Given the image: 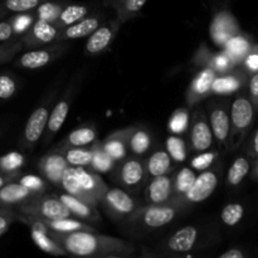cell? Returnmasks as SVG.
I'll use <instances>...</instances> for the list:
<instances>
[{
    "instance_id": "4fadbf2b",
    "label": "cell",
    "mask_w": 258,
    "mask_h": 258,
    "mask_svg": "<svg viewBox=\"0 0 258 258\" xmlns=\"http://www.w3.org/2000/svg\"><path fill=\"white\" fill-rule=\"evenodd\" d=\"M173 197V176L160 175L151 178L145 186V201L148 204H161L170 202Z\"/></svg>"
},
{
    "instance_id": "ac0fdd59",
    "label": "cell",
    "mask_w": 258,
    "mask_h": 258,
    "mask_svg": "<svg viewBox=\"0 0 258 258\" xmlns=\"http://www.w3.org/2000/svg\"><path fill=\"white\" fill-rule=\"evenodd\" d=\"M58 197H59L60 201L63 202V204L67 207L68 211L71 212V214L75 218L83 222H91V223H98V222H101L100 213H98L96 207L92 206V204L86 203V202L75 198V197L70 196L67 193L58 194Z\"/></svg>"
},
{
    "instance_id": "7c38bea8",
    "label": "cell",
    "mask_w": 258,
    "mask_h": 258,
    "mask_svg": "<svg viewBox=\"0 0 258 258\" xmlns=\"http://www.w3.org/2000/svg\"><path fill=\"white\" fill-rule=\"evenodd\" d=\"M231 127H233V136L246 131L253 120V105L248 98L239 96L231 106Z\"/></svg>"
},
{
    "instance_id": "680465c9",
    "label": "cell",
    "mask_w": 258,
    "mask_h": 258,
    "mask_svg": "<svg viewBox=\"0 0 258 258\" xmlns=\"http://www.w3.org/2000/svg\"><path fill=\"white\" fill-rule=\"evenodd\" d=\"M257 175H258V166H257Z\"/></svg>"
},
{
    "instance_id": "ee69618b",
    "label": "cell",
    "mask_w": 258,
    "mask_h": 258,
    "mask_svg": "<svg viewBox=\"0 0 258 258\" xmlns=\"http://www.w3.org/2000/svg\"><path fill=\"white\" fill-rule=\"evenodd\" d=\"M20 184H23L24 186H27L28 189L33 190L34 193H44L47 191L48 188V181L45 179H42L40 176L38 175H23L19 178Z\"/></svg>"
},
{
    "instance_id": "83f0119b",
    "label": "cell",
    "mask_w": 258,
    "mask_h": 258,
    "mask_svg": "<svg viewBox=\"0 0 258 258\" xmlns=\"http://www.w3.org/2000/svg\"><path fill=\"white\" fill-rule=\"evenodd\" d=\"M47 226L49 231L55 232V233H72V232L78 231H96L90 224L85 223L80 219H75L73 217L60 219H52V221H42Z\"/></svg>"
},
{
    "instance_id": "f35d334b",
    "label": "cell",
    "mask_w": 258,
    "mask_h": 258,
    "mask_svg": "<svg viewBox=\"0 0 258 258\" xmlns=\"http://www.w3.org/2000/svg\"><path fill=\"white\" fill-rule=\"evenodd\" d=\"M241 87V81L236 76H221L214 78L212 83V92L217 95H228Z\"/></svg>"
},
{
    "instance_id": "ab89813d",
    "label": "cell",
    "mask_w": 258,
    "mask_h": 258,
    "mask_svg": "<svg viewBox=\"0 0 258 258\" xmlns=\"http://www.w3.org/2000/svg\"><path fill=\"white\" fill-rule=\"evenodd\" d=\"M37 9V15L38 19L45 20V22H49L54 24L55 20L59 17L60 12L63 9L62 3L59 2H53V0H45V2L40 3L38 5Z\"/></svg>"
},
{
    "instance_id": "74e56055",
    "label": "cell",
    "mask_w": 258,
    "mask_h": 258,
    "mask_svg": "<svg viewBox=\"0 0 258 258\" xmlns=\"http://www.w3.org/2000/svg\"><path fill=\"white\" fill-rule=\"evenodd\" d=\"M166 151L170 155L171 160L175 163H183L186 159V144L181 138L176 135H170L165 141Z\"/></svg>"
},
{
    "instance_id": "e575fe53",
    "label": "cell",
    "mask_w": 258,
    "mask_h": 258,
    "mask_svg": "<svg viewBox=\"0 0 258 258\" xmlns=\"http://www.w3.org/2000/svg\"><path fill=\"white\" fill-rule=\"evenodd\" d=\"M249 161L244 156H238L236 160L232 163L229 168L228 174H227V183L231 186H237L242 183L246 175L249 171Z\"/></svg>"
},
{
    "instance_id": "5bb4252c",
    "label": "cell",
    "mask_w": 258,
    "mask_h": 258,
    "mask_svg": "<svg viewBox=\"0 0 258 258\" xmlns=\"http://www.w3.org/2000/svg\"><path fill=\"white\" fill-rule=\"evenodd\" d=\"M38 193H34L27 186L20 184L19 181H9L0 188V206L5 208L17 209L20 204L30 201Z\"/></svg>"
},
{
    "instance_id": "52a82bcc",
    "label": "cell",
    "mask_w": 258,
    "mask_h": 258,
    "mask_svg": "<svg viewBox=\"0 0 258 258\" xmlns=\"http://www.w3.org/2000/svg\"><path fill=\"white\" fill-rule=\"evenodd\" d=\"M213 133L202 107L194 110L190 120V146L194 151H207L213 145Z\"/></svg>"
},
{
    "instance_id": "5b68a950",
    "label": "cell",
    "mask_w": 258,
    "mask_h": 258,
    "mask_svg": "<svg viewBox=\"0 0 258 258\" xmlns=\"http://www.w3.org/2000/svg\"><path fill=\"white\" fill-rule=\"evenodd\" d=\"M219 174L218 169H211V170H203V173L197 175L196 180L191 184L189 190L176 202V206L180 208H188L194 204L202 203L207 201L213 194L218 185Z\"/></svg>"
},
{
    "instance_id": "ba28073f",
    "label": "cell",
    "mask_w": 258,
    "mask_h": 258,
    "mask_svg": "<svg viewBox=\"0 0 258 258\" xmlns=\"http://www.w3.org/2000/svg\"><path fill=\"white\" fill-rule=\"evenodd\" d=\"M73 168H75V174L78 184L85 190V193L92 199L95 206L97 207L103 194L108 189L107 184L98 175V173L91 170V169H86V166H73Z\"/></svg>"
},
{
    "instance_id": "11a10c76",
    "label": "cell",
    "mask_w": 258,
    "mask_h": 258,
    "mask_svg": "<svg viewBox=\"0 0 258 258\" xmlns=\"http://www.w3.org/2000/svg\"><path fill=\"white\" fill-rule=\"evenodd\" d=\"M246 66L251 71H258V54L253 53V54H249L246 59Z\"/></svg>"
},
{
    "instance_id": "bcb514c9",
    "label": "cell",
    "mask_w": 258,
    "mask_h": 258,
    "mask_svg": "<svg viewBox=\"0 0 258 258\" xmlns=\"http://www.w3.org/2000/svg\"><path fill=\"white\" fill-rule=\"evenodd\" d=\"M217 156H218L217 153H206V151H202V154H199V155L194 156V158L191 159L190 166L199 171L207 170V169H209L213 165Z\"/></svg>"
},
{
    "instance_id": "9c48e42d",
    "label": "cell",
    "mask_w": 258,
    "mask_h": 258,
    "mask_svg": "<svg viewBox=\"0 0 258 258\" xmlns=\"http://www.w3.org/2000/svg\"><path fill=\"white\" fill-rule=\"evenodd\" d=\"M68 166H70V164L67 163L60 150H55L53 153L47 154L40 159L39 164H38V169H39L43 178L54 186L60 185L63 173Z\"/></svg>"
},
{
    "instance_id": "f1b7e54d",
    "label": "cell",
    "mask_w": 258,
    "mask_h": 258,
    "mask_svg": "<svg viewBox=\"0 0 258 258\" xmlns=\"http://www.w3.org/2000/svg\"><path fill=\"white\" fill-rule=\"evenodd\" d=\"M196 178V171L191 168H188V166L181 168L175 174V176H173V197L170 199L171 203L175 204L189 190Z\"/></svg>"
},
{
    "instance_id": "db71d44e",
    "label": "cell",
    "mask_w": 258,
    "mask_h": 258,
    "mask_svg": "<svg viewBox=\"0 0 258 258\" xmlns=\"http://www.w3.org/2000/svg\"><path fill=\"white\" fill-rule=\"evenodd\" d=\"M243 257H244V253L238 248H231L219 256V258H243Z\"/></svg>"
},
{
    "instance_id": "1f68e13d",
    "label": "cell",
    "mask_w": 258,
    "mask_h": 258,
    "mask_svg": "<svg viewBox=\"0 0 258 258\" xmlns=\"http://www.w3.org/2000/svg\"><path fill=\"white\" fill-rule=\"evenodd\" d=\"M88 9L87 5L83 4H70L67 7H64L60 12L59 17L55 20L54 24L57 25L59 29H63V28L68 27L71 24H75L78 20L83 19L85 17H87Z\"/></svg>"
},
{
    "instance_id": "30bf717a",
    "label": "cell",
    "mask_w": 258,
    "mask_h": 258,
    "mask_svg": "<svg viewBox=\"0 0 258 258\" xmlns=\"http://www.w3.org/2000/svg\"><path fill=\"white\" fill-rule=\"evenodd\" d=\"M49 111L45 106H39L32 112L25 123L24 134H23V144L27 149H33L35 144L40 140L47 126Z\"/></svg>"
},
{
    "instance_id": "9a60e30c",
    "label": "cell",
    "mask_w": 258,
    "mask_h": 258,
    "mask_svg": "<svg viewBox=\"0 0 258 258\" xmlns=\"http://www.w3.org/2000/svg\"><path fill=\"white\" fill-rule=\"evenodd\" d=\"M58 34H59V28L57 25L45 22V20L38 19L33 24L30 32L23 35L22 42L23 44L28 45V47L48 44V43H52L53 40L57 39Z\"/></svg>"
},
{
    "instance_id": "f907efd6",
    "label": "cell",
    "mask_w": 258,
    "mask_h": 258,
    "mask_svg": "<svg viewBox=\"0 0 258 258\" xmlns=\"http://www.w3.org/2000/svg\"><path fill=\"white\" fill-rule=\"evenodd\" d=\"M12 22H13L12 24H13V29H14V33L20 34V33L28 30V28L30 27V24H32L33 22V17L30 14L28 15L20 14V15H17Z\"/></svg>"
},
{
    "instance_id": "7dc6e473",
    "label": "cell",
    "mask_w": 258,
    "mask_h": 258,
    "mask_svg": "<svg viewBox=\"0 0 258 258\" xmlns=\"http://www.w3.org/2000/svg\"><path fill=\"white\" fill-rule=\"evenodd\" d=\"M17 91V83L9 75H0V100L13 97Z\"/></svg>"
},
{
    "instance_id": "7bdbcfd3",
    "label": "cell",
    "mask_w": 258,
    "mask_h": 258,
    "mask_svg": "<svg viewBox=\"0 0 258 258\" xmlns=\"http://www.w3.org/2000/svg\"><path fill=\"white\" fill-rule=\"evenodd\" d=\"M244 214V209L241 204L231 203L227 204L223 208L221 214V218L223 223L228 227H234L242 221Z\"/></svg>"
},
{
    "instance_id": "d4e9b609",
    "label": "cell",
    "mask_w": 258,
    "mask_h": 258,
    "mask_svg": "<svg viewBox=\"0 0 258 258\" xmlns=\"http://www.w3.org/2000/svg\"><path fill=\"white\" fill-rule=\"evenodd\" d=\"M97 141V131L92 126H82L80 128H76L72 133L68 134L67 138L60 143L58 146V150H62L66 148H83V146H90Z\"/></svg>"
},
{
    "instance_id": "2e32d148",
    "label": "cell",
    "mask_w": 258,
    "mask_h": 258,
    "mask_svg": "<svg viewBox=\"0 0 258 258\" xmlns=\"http://www.w3.org/2000/svg\"><path fill=\"white\" fill-rule=\"evenodd\" d=\"M217 77V72L214 68L209 67L203 68L201 72L197 75L191 82L190 87L188 90V97L186 101L190 106H194L198 103L199 101L206 98L209 93L212 92V83H213L214 78Z\"/></svg>"
},
{
    "instance_id": "7a4b0ae2",
    "label": "cell",
    "mask_w": 258,
    "mask_h": 258,
    "mask_svg": "<svg viewBox=\"0 0 258 258\" xmlns=\"http://www.w3.org/2000/svg\"><path fill=\"white\" fill-rule=\"evenodd\" d=\"M15 211L22 216L32 217L39 221H52V219L73 217L60 201L58 194H48L47 191L37 194L30 201L20 204Z\"/></svg>"
},
{
    "instance_id": "3957f363",
    "label": "cell",
    "mask_w": 258,
    "mask_h": 258,
    "mask_svg": "<svg viewBox=\"0 0 258 258\" xmlns=\"http://www.w3.org/2000/svg\"><path fill=\"white\" fill-rule=\"evenodd\" d=\"M100 204L115 221H128L140 209V203L121 188H108Z\"/></svg>"
},
{
    "instance_id": "836d02e7",
    "label": "cell",
    "mask_w": 258,
    "mask_h": 258,
    "mask_svg": "<svg viewBox=\"0 0 258 258\" xmlns=\"http://www.w3.org/2000/svg\"><path fill=\"white\" fill-rule=\"evenodd\" d=\"M60 151L70 166H90L93 153L92 146L91 148H85V146L83 148H66Z\"/></svg>"
},
{
    "instance_id": "ffe728a7",
    "label": "cell",
    "mask_w": 258,
    "mask_h": 258,
    "mask_svg": "<svg viewBox=\"0 0 258 258\" xmlns=\"http://www.w3.org/2000/svg\"><path fill=\"white\" fill-rule=\"evenodd\" d=\"M131 130L133 127H126L122 130L115 131L107 136L103 143H101L103 150L116 161L120 163L121 160L126 158L127 155V149H128V136H130Z\"/></svg>"
},
{
    "instance_id": "603a6c76",
    "label": "cell",
    "mask_w": 258,
    "mask_h": 258,
    "mask_svg": "<svg viewBox=\"0 0 258 258\" xmlns=\"http://www.w3.org/2000/svg\"><path fill=\"white\" fill-rule=\"evenodd\" d=\"M60 45H53L50 49H35L29 50L24 53L22 57L18 59V66L22 68H28V70H37L47 66L48 63L52 62L58 55V49Z\"/></svg>"
},
{
    "instance_id": "d6a6232c",
    "label": "cell",
    "mask_w": 258,
    "mask_h": 258,
    "mask_svg": "<svg viewBox=\"0 0 258 258\" xmlns=\"http://www.w3.org/2000/svg\"><path fill=\"white\" fill-rule=\"evenodd\" d=\"M92 151V159L90 163L91 170L96 171V173H108L115 169L117 163L103 150L101 143H93Z\"/></svg>"
},
{
    "instance_id": "d6986e66",
    "label": "cell",
    "mask_w": 258,
    "mask_h": 258,
    "mask_svg": "<svg viewBox=\"0 0 258 258\" xmlns=\"http://www.w3.org/2000/svg\"><path fill=\"white\" fill-rule=\"evenodd\" d=\"M199 232L194 226H185L176 231L166 242V249L174 253H188L196 247Z\"/></svg>"
},
{
    "instance_id": "9f6ffc18",
    "label": "cell",
    "mask_w": 258,
    "mask_h": 258,
    "mask_svg": "<svg viewBox=\"0 0 258 258\" xmlns=\"http://www.w3.org/2000/svg\"><path fill=\"white\" fill-rule=\"evenodd\" d=\"M18 178V174H4V173H0V188L3 185H5L9 181L15 180Z\"/></svg>"
},
{
    "instance_id": "4316f807",
    "label": "cell",
    "mask_w": 258,
    "mask_h": 258,
    "mask_svg": "<svg viewBox=\"0 0 258 258\" xmlns=\"http://www.w3.org/2000/svg\"><path fill=\"white\" fill-rule=\"evenodd\" d=\"M148 0H105L117 12V18L121 23L135 18L140 14Z\"/></svg>"
},
{
    "instance_id": "816d5d0a",
    "label": "cell",
    "mask_w": 258,
    "mask_h": 258,
    "mask_svg": "<svg viewBox=\"0 0 258 258\" xmlns=\"http://www.w3.org/2000/svg\"><path fill=\"white\" fill-rule=\"evenodd\" d=\"M14 34L13 24L10 22H0V42L10 39Z\"/></svg>"
},
{
    "instance_id": "6f0895ef",
    "label": "cell",
    "mask_w": 258,
    "mask_h": 258,
    "mask_svg": "<svg viewBox=\"0 0 258 258\" xmlns=\"http://www.w3.org/2000/svg\"><path fill=\"white\" fill-rule=\"evenodd\" d=\"M252 149H253V153L258 155V130L256 133V135H254L253 138V143H252Z\"/></svg>"
},
{
    "instance_id": "277c9868",
    "label": "cell",
    "mask_w": 258,
    "mask_h": 258,
    "mask_svg": "<svg viewBox=\"0 0 258 258\" xmlns=\"http://www.w3.org/2000/svg\"><path fill=\"white\" fill-rule=\"evenodd\" d=\"M180 207L168 202L161 204H148L140 207L138 212L128 221L138 224L141 223L148 229H159L168 226L175 219Z\"/></svg>"
},
{
    "instance_id": "681fc988",
    "label": "cell",
    "mask_w": 258,
    "mask_h": 258,
    "mask_svg": "<svg viewBox=\"0 0 258 258\" xmlns=\"http://www.w3.org/2000/svg\"><path fill=\"white\" fill-rule=\"evenodd\" d=\"M233 59L227 54L226 52L221 53V54H217L213 59V66L212 68H214L216 72H226L229 68L233 66Z\"/></svg>"
},
{
    "instance_id": "60d3db41",
    "label": "cell",
    "mask_w": 258,
    "mask_h": 258,
    "mask_svg": "<svg viewBox=\"0 0 258 258\" xmlns=\"http://www.w3.org/2000/svg\"><path fill=\"white\" fill-rule=\"evenodd\" d=\"M45 0H4L0 3V12L5 10L14 13H25L37 8L40 3Z\"/></svg>"
},
{
    "instance_id": "484cf974",
    "label": "cell",
    "mask_w": 258,
    "mask_h": 258,
    "mask_svg": "<svg viewBox=\"0 0 258 258\" xmlns=\"http://www.w3.org/2000/svg\"><path fill=\"white\" fill-rule=\"evenodd\" d=\"M173 168V161L166 150H156L145 161V169L148 178L165 175Z\"/></svg>"
},
{
    "instance_id": "d590c367",
    "label": "cell",
    "mask_w": 258,
    "mask_h": 258,
    "mask_svg": "<svg viewBox=\"0 0 258 258\" xmlns=\"http://www.w3.org/2000/svg\"><path fill=\"white\" fill-rule=\"evenodd\" d=\"M226 50L224 52L229 55V57L233 59V62L236 63L237 60H239L241 58H243L247 54L249 49V43L246 38L239 37V35H234L232 37L228 42L224 45Z\"/></svg>"
},
{
    "instance_id": "7402d4cb",
    "label": "cell",
    "mask_w": 258,
    "mask_h": 258,
    "mask_svg": "<svg viewBox=\"0 0 258 258\" xmlns=\"http://www.w3.org/2000/svg\"><path fill=\"white\" fill-rule=\"evenodd\" d=\"M70 97V96H68ZM66 96L64 98H62L60 101H58L57 105L54 106V108L52 110V112L48 116L47 126H45V135H44V144H48L53 138L55 136V134L62 128L63 123H64L66 118H67L68 112H70V98Z\"/></svg>"
},
{
    "instance_id": "f6af8a7d",
    "label": "cell",
    "mask_w": 258,
    "mask_h": 258,
    "mask_svg": "<svg viewBox=\"0 0 258 258\" xmlns=\"http://www.w3.org/2000/svg\"><path fill=\"white\" fill-rule=\"evenodd\" d=\"M17 221H20V214L17 211L0 206V237Z\"/></svg>"
},
{
    "instance_id": "8d00e7d4",
    "label": "cell",
    "mask_w": 258,
    "mask_h": 258,
    "mask_svg": "<svg viewBox=\"0 0 258 258\" xmlns=\"http://www.w3.org/2000/svg\"><path fill=\"white\" fill-rule=\"evenodd\" d=\"M25 158L18 151H12L0 156V173L18 174L24 165Z\"/></svg>"
},
{
    "instance_id": "6da1fadb",
    "label": "cell",
    "mask_w": 258,
    "mask_h": 258,
    "mask_svg": "<svg viewBox=\"0 0 258 258\" xmlns=\"http://www.w3.org/2000/svg\"><path fill=\"white\" fill-rule=\"evenodd\" d=\"M49 234L62 246L67 254L80 257H127L135 252V247L123 239L103 236L96 231H78L72 233Z\"/></svg>"
},
{
    "instance_id": "8992f818",
    "label": "cell",
    "mask_w": 258,
    "mask_h": 258,
    "mask_svg": "<svg viewBox=\"0 0 258 258\" xmlns=\"http://www.w3.org/2000/svg\"><path fill=\"white\" fill-rule=\"evenodd\" d=\"M146 175L145 161L138 156L125 158L120 161V165L116 168V180L123 189L130 191H139L145 184Z\"/></svg>"
},
{
    "instance_id": "c3c4849f",
    "label": "cell",
    "mask_w": 258,
    "mask_h": 258,
    "mask_svg": "<svg viewBox=\"0 0 258 258\" xmlns=\"http://www.w3.org/2000/svg\"><path fill=\"white\" fill-rule=\"evenodd\" d=\"M23 45L24 44H23L22 40L17 43H9V44L0 45V63L8 62L9 59H12L15 55V53L22 49Z\"/></svg>"
},
{
    "instance_id": "44dd1931",
    "label": "cell",
    "mask_w": 258,
    "mask_h": 258,
    "mask_svg": "<svg viewBox=\"0 0 258 258\" xmlns=\"http://www.w3.org/2000/svg\"><path fill=\"white\" fill-rule=\"evenodd\" d=\"M100 22L101 19L98 17H85L75 24H71L59 30V34L55 40L63 42V40L81 39V38L88 37L91 33L95 32L100 27Z\"/></svg>"
},
{
    "instance_id": "cb8c5ba5",
    "label": "cell",
    "mask_w": 258,
    "mask_h": 258,
    "mask_svg": "<svg viewBox=\"0 0 258 258\" xmlns=\"http://www.w3.org/2000/svg\"><path fill=\"white\" fill-rule=\"evenodd\" d=\"M115 29L112 28V25L106 24L102 25V27H98L95 32L91 33L88 35L90 38L86 43V53H88V54H98V53L103 52L112 42Z\"/></svg>"
},
{
    "instance_id": "e0dca14e",
    "label": "cell",
    "mask_w": 258,
    "mask_h": 258,
    "mask_svg": "<svg viewBox=\"0 0 258 258\" xmlns=\"http://www.w3.org/2000/svg\"><path fill=\"white\" fill-rule=\"evenodd\" d=\"M209 125L214 139L224 145L231 135V117L222 105H212L209 111Z\"/></svg>"
},
{
    "instance_id": "f546056e",
    "label": "cell",
    "mask_w": 258,
    "mask_h": 258,
    "mask_svg": "<svg viewBox=\"0 0 258 258\" xmlns=\"http://www.w3.org/2000/svg\"><path fill=\"white\" fill-rule=\"evenodd\" d=\"M60 186H62L63 190L67 194H70V196L81 199V201L86 202V203L95 206L92 199L85 193V190H83V189L81 188L80 184H78V180L77 178H76L75 174V168H73V166H68V168L66 169V171L63 173L62 180H60Z\"/></svg>"
},
{
    "instance_id": "f5cc1de1",
    "label": "cell",
    "mask_w": 258,
    "mask_h": 258,
    "mask_svg": "<svg viewBox=\"0 0 258 258\" xmlns=\"http://www.w3.org/2000/svg\"><path fill=\"white\" fill-rule=\"evenodd\" d=\"M249 92L253 100H258V72L251 78L249 82Z\"/></svg>"
},
{
    "instance_id": "91938a15",
    "label": "cell",
    "mask_w": 258,
    "mask_h": 258,
    "mask_svg": "<svg viewBox=\"0 0 258 258\" xmlns=\"http://www.w3.org/2000/svg\"><path fill=\"white\" fill-rule=\"evenodd\" d=\"M2 13H3V12H0V14H2Z\"/></svg>"
},
{
    "instance_id": "4dcf8cb0",
    "label": "cell",
    "mask_w": 258,
    "mask_h": 258,
    "mask_svg": "<svg viewBox=\"0 0 258 258\" xmlns=\"http://www.w3.org/2000/svg\"><path fill=\"white\" fill-rule=\"evenodd\" d=\"M151 146V134L144 127H133L128 136V150L135 156L148 153Z\"/></svg>"
},
{
    "instance_id": "8fae6325",
    "label": "cell",
    "mask_w": 258,
    "mask_h": 258,
    "mask_svg": "<svg viewBox=\"0 0 258 258\" xmlns=\"http://www.w3.org/2000/svg\"><path fill=\"white\" fill-rule=\"evenodd\" d=\"M238 33V25L233 15L228 12H221L214 17L211 25V37L219 47H224L232 37Z\"/></svg>"
},
{
    "instance_id": "b9f144b4",
    "label": "cell",
    "mask_w": 258,
    "mask_h": 258,
    "mask_svg": "<svg viewBox=\"0 0 258 258\" xmlns=\"http://www.w3.org/2000/svg\"><path fill=\"white\" fill-rule=\"evenodd\" d=\"M189 122H190V117H189L188 111L185 108H180V110H176L171 115L170 120L168 122V128L174 135H179V134H183L188 128Z\"/></svg>"
}]
</instances>
